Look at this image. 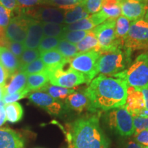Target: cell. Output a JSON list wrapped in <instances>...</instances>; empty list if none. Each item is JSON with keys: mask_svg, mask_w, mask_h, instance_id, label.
<instances>
[{"mask_svg": "<svg viewBox=\"0 0 148 148\" xmlns=\"http://www.w3.org/2000/svg\"><path fill=\"white\" fill-rule=\"evenodd\" d=\"M10 77L8 72L5 70L0 63V86L5 87L6 85V80Z\"/></svg>", "mask_w": 148, "mask_h": 148, "instance_id": "ee69618b", "label": "cell"}, {"mask_svg": "<svg viewBox=\"0 0 148 148\" xmlns=\"http://www.w3.org/2000/svg\"><path fill=\"white\" fill-rule=\"evenodd\" d=\"M73 148H108L109 140L101 129L99 116L80 118L72 128Z\"/></svg>", "mask_w": 148, "mask_h": 148, "instance_id": "7a4b0ae2", "label": "cell"}, {"mask_svg": "<svg viewBox=\"0 0 148 148\" xmlns=\"http://www.w3.org/2000/svg\"><path fill=\"white\" fill-rule=\"evenodd\" d=\"M112 77L123 79L127 86L142 88L148 86V52L138 56L127 69Z\"/></svg>", "mask_w": 148, "mask_h": 148, "instance_id": "277c9868", "label": "cell"}, {"mask_svg": "<svg viewBox=\"0 0 148 148\" xmlns=\"http://www.w3.org/2000/svg\"><path fill=\"white\" fill-rule=\"evenodd\" d=\"M16 2L18 5L17 10L31 8L36 7L38 5H42V0H16Z\"/></svg>", "mask_w": 148, "mask_h": 148, "instance_id": "ab89813d", "label": "cell"}, {"mask_svg": "<svg viewBox=\"0 0 148 148\" xmlns=\"http://www.w3.org/2000/svg\"><path fill=\"white\" fill-rule=\"evenodd\" d=\"M96 26L94 25L89 16L88 18L79 20L75 23L69 24L64 27V32L68 31H90Z\"/></svg>", "mask_w": 148, "mask_h": 148, "instance_id": "4316f807", "label": "cell"}, {"mask_svg": "<svg viewBox=\"0 0 148 148\" xmlns=\"http://www.w3.org/2000/svg\"><path fill=\"white\" fill-rule=\"evenodd\" d=\"M136 1H146V2H147V0H136Z\"/></svg>", "mask_w": 148, "mask_h": 148, "instance_id": "f5cc1de1", "label": "cell"}, {"mask_svg": "<svg viewBox=\"0 0 148 148\" xmlns=\"http://www.w3.org/2000/svg\"><path fill=\"white\" fill-rule=\"evenodd\" d=\"M134 126V135L137 134L140 131L148 130V117L133 116Z\"/></svg>", "mask_w": 148, "mask_h": 148, "instance_id": "f35d334b", "label": "cell"}, {"mask_svg": "<svg viewBox=\"0 0 148 148\" xmlns=\"http://www.w3.org/2000/svg\"><path fill=\"white\" fill-rule=\"evenodd\" d=\"M40 56V52L38 49H25L23 53H22L21 57L18 58L20 62V68L34 62V60L39 58Z\"/></svg>", "mask_w": 148, "mask_h": 148, "instance_id": "4dcf8cb0", "label": "cell"}, {"mask_svg": "<svg viewBox=\"0 0 148 148\" xmlns=\"http://www.w3.org/2000/svg\"><path fill=\"white\" fill-rule=\"evenodd\" d=\"M64 27L63 24L56 23H43V34L45 37H58L60 36L64 32Z\"/></svg>", "mask_w": 148, "mask_h": 148, "instance_id": "f1b7e54d", "label": "cell"}, {"mask_svg": "<svg viewBox=\"0 0 148 148\" xmlns=\"http://www.w3.org/2000/svg\"><path fill=\"white\" fill-rule=\"evenodd\" d=\"M119 5L123 16L132 21L142 19L148 8L147 2L136 0H120Z\"/></svg>", "mask_w": 148, "mask_h": 148, "instance_id": "7c38bea8", "label": "cell"}, {"mask_svg": "<svg viewBox=\"0 0 148 148\" xmlns=\"http://www.w3.org/2000/svg\"><path fill=\"white\" fill-rule=\"evenodd\" d=\"M24 142L19 134L8 127L0 128V148H23Z\"/></svg>", "mask_w": 148, "mask_h": 148, "instance_id": "9a60e30c", "label": "cell"}, {"mask_svg": "<svg viewBox=\"0 0 148 148\" xmlns=\"http://www.w3.org/2000/svg\"><path fill=\"white\" fill-rule=\"evenodd\" d=\"M4 88L5 87L0 86V101H2L3 96H4Z\"/></svg>", "mask_w": 148, "mask_h": 148, "instance_id": "f907efd6", "label": "cell"}, {"mask_svg": "<svg viewBox=\"0 0 148 148\" xmlns=\"http://www.w3.org/2000/svg\"><path fill=\"white\" fill-rule=\"evenodd\" d=\"M127 85L123 79L100 75L84 90L90 103V112L110 110L124 106Z\"/></svg>", "mask_w": 148, "mask_h": 148, "instance_id": "6da1fadb", "label": "cell"}, {"mask_svg": "<svg viewBox=\"0 0 148 148\" xmlns=\"http://www.w3.org/2000/svg\"><path fill=\"white\" fill-rule=\"evenodd\" d=\"M124 47L131 52L148 50V22L142 19L133 21L124 40Z\"/></svg>", "mask_w": 148, "mask_h": 148, "instance_id": "52a82bcc", "label": "cell"}, {"mask_svg": "<svg viewBox=\"0 0 148 148\" xmlns=\"http://www.w3.org/2000/svg\"><path fill=\"white\" fill-rule=\"evenodd\" d=\"M0 4L13 12H15L18 8L16 0H0Z\"/></svg>", "mask_w": 148, "mask_h": 148, "instance_id": "7bdbcfd3", "label": "cell"}, {"mask_svg": "<svg viewBox=\"0 0 148 148\" xmlns=\"http://www.w3.org/2000/svg\"><path fill=\"white\" fill-rule=\"evenodd\" d=\"M80 3V0H42V5H52L64 11L74 8Z\"/></svg>", "mask_w": 148, "mask_h": 148, "instance_id": "83f0119b", "label": "cell"}, {"mask_svg": "<svg viewBox=\"0 0 148 148\" xmlns=\"http://www.w3.org/2000/svg\"><path fill=\"white\" fill-rule=\"evenodd\" d=\"M125 106L131 115L138 116L142 110L145 109L143 95L140 89L127 86Z\"/></svg>", "mask_w": 148, "mask_h": 148, "instance_id": "4fadbf2b", "label": "cell"}, {"mask_svg": "<svg viewBox=\"0 0 148 148\" xmlns=\"http://www.w3.org/2000/svg\"><path fill=\"white\" fill-rule=\"evenodd\" d=\"M4 103L2 101H0V127L6 121V116H5Z\"/></svg>", "mask_w": 148, "mask_h": 148, "instance_id": "f6af8a7d", "label": "cell"}, {"mask_svg": "<svg viewBox=\"0 0 148 148\" xmlns=\"http://www.w3.org/2000/svg\"><path fill=\"white\" fill-rule=\"evenodd\" d=\"M60 38L58 37H44L38 46L40 53L54 49L58 47Z\"/></svg>", "mask_w": 148, "mask_h": 148, "instance_id": "d6a6232c", "label": "cell"}, {"mask_svg": "<svg viewBox=\"0 0 148 148\" xmlns=\"http://www.w3.org/2000/svg\"><path fill=\"white\" fill-rule=\"evenodd\" d=\"M145 21H147L148 22V8H147V12H146V14L145 15Z\"/></svg>", "mask_w": 148, "mask_h": 148, "instance_id": "816d5d0a", "label": "cell"}, {"mask_svg": "<svg viewBox=\"0 0 148 148\" xmlns=\"http://www.w3.org/2000/svg\"><path fill=\"white\" fill-rule=\"evenodd\" d=\"M115 19H108L92 29L98 40L101 51L124 47V42L116 38Z\"/></svg>", "mask_w": 148, "mask_h": 148, "instance_id": "ba28073f", "label": "cell"}, {"mask_svg": "<svg viewBox=\"0 0 148 148\" xmlns=\"http://www.w3.org/2000/svg\"><path fill=\"white\" fill-rule=\"evenodd\" d=\"M40 59L45 64V71L47 73L63 66L68 61L58 50L55 49L40 53Z\"/></svg>", "mask_w": 148, "mask_h": 148, "instance_id": "2e32d148", "label": "cell"}, {"mask_svg": "<svg viewBox=\"0 0 148 148\" xmlns=\"http://www.w3.org/2000/svg\"><path fill=\"white\" fill-rule=\"evenodd\" d=\"M40 91L47 92V93L54 99H66L68 96L75 92V90L74 88H66L55 86V85H49L48 84L47 86L42 88Z\"/></svg>", "mask_w": 148, "mask_h": 148, "instance_id": "603a6c76", "label": "cell"}, {"mask_svg": "<svg viewBox=\"0 0 148 148\" xmlns=\"http://www.w3.org/2000/svg\"><path fill=\"white\" fill-rule=\"evenodd\" d=\"M109 127L122 136H132L134 132L133 116L125 105L111 110L107 114Z\"/></svg>", "mask_w": 148, "mask_h": 148, "instance_id": "9c48e42d", "label": "cell"}, {"mask_svg": "<svg viewBox=\"0 0 148 148\" xmlns=\"http://www.w3.org/2000/svg\"><path fill=\"white\" fill-rule=\"evenodd\" d=\"M82 3L89 14L97 13L102 8V0H85Z\"/></svg>", "mask_w": 148, "mask_h": 148, "instance_id": "e575fe53", "label": "cell"}, {"mask_svg": "<svg viewBox=\"0 0 148 148\" xmlns=\"http://www.w3.org/2000/svg\"><path fill=\"white\" fill-rule=\"evenodd\" d=\"M49 82V75L45 71L38 73L28 75L27 77L26 88L30 92L40 90L47 86Z\"/></svg>", "mask_w": 148, "mask_h": 148, "instance_id": "ffe728a7", "label": "cell"}, {"mask_svg": "<svg viewBox=\"0 0 148 148\" xmlns=\"http://www.w3.org/2000/svg\"><path fill=\"white\" fill-rule=\"evenodd\" d=\"M47 74L50 84L60 87L72 88L84 83L89 84L85 75L70 67L68 61L63 66Z\"/></svg>", "mask_w": 148, "mask_h": 148, "instance_id": "8992f818", "label": "cell"}, {"mask_svg": "<svg viewBox=\"0 0 148 148\" xmlns=\"http://www.w3.org/2000/svg\"><path fill=\"white\" fill-rule=\"evenodd\" d=\"M46 69L45 64L43 63L40 58H38L34 62H31L27 65L22 66L18 70V71H22L26 75H31V74L38 73L40 72L45 71Z\"/></svg>", "mask_w": 148, "mask_h": 148, "instance_id": "f546056e", "label": "cell"}, {"mask_svg": "<svg viewBox=\"0 0 148 148\" xmlns=\"http://www.w3.org/2000/svg\"><path fill=\"white\" fill-rule=\"evenodd\" d=\"M0 63L8 72L10 77L18 71L20 62L18 58L7 47L0 46Z\"/></svg>", "mask_w": 148, "mask_h": 148, "instance_id": "ac0fdd59", "label": "cell"}, {"mask_svg": "<svg viewBox=\"0 0 148 148\" xmlns=\"http://www.w3.org/2000/svg\"><path fill=\"white\" fill-rule=\"evenodd\" d=\"M29 92V90L27 88H25V89L21 90V91L16 92L14 94H10V95H5L3 96L2 101L4 103V104H8V103H11L16 102V101L19 100V99H22L26 97Z\"/></svg>", "mask_w": 148, "mask_h": 148, "instance_id": "8d00e7d4", "label": "cell"}, {"mask_svg": "<svg viewBox=\"0 0 148 148\" xmlns=\"http://www.w3.org/2000/svg\"><path fill=\"white\" fill-rule=\"evenodd\" d=\"M131 53L124 47L101 51L97 63L98 74L113 76L124 71L130 63Z\"/></svg>", "mask_w": 148, "mask_h": 148, "instance_id": "3957f363", "label": "cell"}, {"mask_svg": "<svg viewBox=\"0 0 148 148\" xmlns=\"http://www.w3.org/2000/svg\"><path fill=\"white\" fill-rule=\"evenodd\" d=\"M57 50L66 60H69V59L73 58L79 53L75 44L71 43V42L64 39H60L58 47H57Z\"/></svg>", "mask_w": 148, "mask_h": 148, "instance_id": "484cf974", "label": "cell"}, {"mask_svg": "<svg viewBox=\"0 0 148 148\" xmlns=\"http://www.w3.org/2000/svg\"><path fill=\"white\" fill-rule=\"evenodd\" d=\"M89 18L95 26L100 25V24L108 19V18H107V16L103 13V12L101 10L97 12V13L92 14L91 15H90Z\"/></svg>", "mask_w": 148, "mask_h": 148, "instance_id": "60d3db41", "label": "cell"}, {"mask_svg": "<svg viewBox=\"0 0 148 148\" xmlns=\"http://www.w3.org/2000/svg\"><path fill=\"white\" fill-rule=\"evenodd\" d=\"M27 75L22 71H18L10 77V82L5 85L4 95L20 92L26 88Z\"/></svg>", "mask_w": 148, "mask_h": 148, "instance_id": "d6986e66", "label": "cell"}, {"mask_svg": "<svg viewBox=\"0 0 148 148\" xmlns=\"http://www.w3.org/2000/svg\"><path fill=\"white\" fill-rule=\"evenodd\" d=\"M76 47L79 53L85 52V51L99 48L98 40L95 34L92 32V30L89 31L84 39L77 44Z\"/></svg>", "mask_w": 148, "mask_h": 148, "instance_id": "cb8c5ba5", "label": "cell"}, {"mask_svg": "<svg viewBox=\"0 0 148 148\" xmlns=\"http://www.w3.org/2000/svg\"><path fill=\"white\" fill-rule=\"evenodd\" d=\"M130 27V21L123 16H119L116 20L115 34L117 39L124 42Z\"/></svg>", "mask_w": 148, "mask_h": 148, "instance_id": "d4e9b609", "label": "cell"}, {"mask_svg": "<svg viewBox=\"0 0 148 148\" xmlns=\"http://www.w3.org/2000/svg\"><path fill=\"white\" fill-rule=\"evenodd\" d=\"M4 108L6 120L10 123H16L23 117V110L19 103L14 102L5 104Z\"/></svg>", "mask_w": 148, "mask_h": 148, "instance_id": "7402d4cb", "label": "cell"}, {"mask_svg": "<svg viewBox=\"0 0 148 148\" xmlns=\"http://www.w3.org/2000/svg\"><path fill=\"white\" fill-rule=\"evenodd\" d=\"M42 23L32 18L29 23L24 46L27 49H36L38 47L43 37Z\"/></svg>", "mask_w": 148, "mask_h": 148, "instance_id": "5bb4252c", "label": "cell"}, {"mask_svg": "<svg viewBox=\"0 0 148 148\" xmlns=\"http://www.w3.org/2000/svg\"><path fill=\"white\" fill-rule=\"evenodd\" d=\"M138 116H140V117H148V110L147 109H144L140 112Z\"/></svg>", "mask_w": 148, "mask_h": 148, "instance_id": "681fc988", "label": "cell"}, {"mask_svg": "<svg viewBox=\"0 0 148 148\" xmlns=\"http://www.w3.org/2000/svg\"><path fill=\"white\" fill-rule=\"evenodd\" d=\"M5 47L8 48L9 50L13 53L17 58H19L21 57L22 53L25 49V47L23 42L10 41L9 40L7 42L6 45H5Z\"/></svg>", "mask_w": 148, "mask_h": 148, "instance_id": "74e56055", "label": "cell"}, {"mask_svg": "<svg viewBox=\"0 0 148 148\" xmlns=\"http://www.w3.org/2000/svg\"><path fill=\"white\" fill-rule=\"evenodd\" d=\"M101 56L99 48L78 53L69 60L68 64L71 69L82 73L87 78L88 82L98 74L97 63Z\"/></svg>", "mask_w": 148, "mask_h": 148, "instance_id": "5b68a950", "label": "cell"}, {"mask_svg": "<svg viewBox=\"0 0 148 148\" xmlns=\"http://www.w3.org/2000/svg\"><path fill=\"white\" fill-rule=\"evenodd\" d=\"M80 1H81V2H82H82H83V1H85V0H80Z\"/></svg>", "mask_w": 148, "mask_h": 148, "instance_id": "db71d44e", "label": "cell"}, {"mask_svg": "<svg viewBox=\"0 0 148 148\" xmlns=\"http://www.w3.org/2000/svg\"><path fill=\"white\" fill-rule=\"evenodd\" d=\"M89 16V13L85 8L84 5H83V3H80L74 8L64 11V23L69 25L75 23L79 20L88 18Z\"/></svg>", "mask_w": 148, "mask_h": 148, "instance_id": "44dd1931", "label": "cell"}, {"mask_svg": "<svg viewBox=\"0 0 148 148\" xmlns=\"http://www.w3.org/2000/svg\"><path fill=\"white\" fill-rule=\"evenodd\" d=\"M32 19V18L30 16L22 14L14 16L4 28L5 36L8 40L18 42L25 41L29 23Z\"/></svg>", "mask_w": 148, "mask_h": 148, "instance_id": "30bf717a", "label": "cell"}, {"mask_svg": "<svg viewBox=\"0 0 148 148\" xmlns=\"http://www.w3.org/2000/svg\"><path fill=\"white\" fill-rule=\"evenodd\" d=\"M125 148H145V147H144L143 145H140L139 143H136L134 140H130V141L127 143Z\"/></svg>", "mask_w": 148, "mask_h": 148, "instance_id": "c3c4849f", "label": "cell"}, {"mask_svg": "<svg viewBox=\"0 0 148 148\" xmlns=\"http://www.w3.org/2000/svg\"><path fill=\"white\" fill-rule=\"evenodd\" d=\"M28 98L31 102L44 109L50 114L58 115L62 110V104L45 92L34 91L29 94Z\"/></svg>", "mask_w": 148, "mask_h": 148, "instance_id": "8fae6325", "label": "cell"}, {"mask_svg": "<svg viewBox=\"0 0 148 148\" xmlns=\"http://www.w3.org/2000/svg\"><path fill=\"white\" fill-rule=\"evenodd\" d=\"M14 14L13 11L0 4V26L2 27H6L11 18L14 16Z\"/></svg>", "mask_w": 148, "mask_h": 148, "instance_id": "d590c367", "label": "cell"}, {"mask_svg": "<svg viewBox=\"0 0 148 148\" xmlns=\"http://www.w3.org/2000/svg\"><path fill=\"white\" fill-rule=\"evenodd\" d=\"M8 41V40L5 36L4 29H3V27L0 26V46L5 47Z\"/></svg>", "mask_w": 148, "mask_h": 148, "instance_id": "bcb514c9", "label": "cell"}, {"mask_svg": "<svg viewBox=\"0 0 148 148\" xmlns=\"http://www.w3.org/2000/svg\"><path fill=\"white\" fill-rule=\"evenodd\" d=\"M88 32L89 31H68L62 34L60 39L66 40L73 44H77L84 39Z\"/></svg>", "mask_w": 148, "mask_h": 148, "instance_id": "1f68e13d", "label": "cell"}, {"mask_svg": "<svg viewBox=\"0 0 148 148\" xmlns=\"http://www.w3.org/2000/svg\"><path fill=\"white\" fill-rule=\"evenodd\" d=\"M66 104L78 113L85 110L90 111V103L84 92H74L66 99Z\"/></svg>", "mask_w": 148, "mask_h": 148, "instance_id": "e0dca14e", "label": "cell"}, {"mask_svg": "<svg viewBox=\"0 0 148 148\" xmlns=\"http://www.w3.org/2000/svg\"><path fill=\"white\" fill-rule=\"evenodd\" d=\"M135 140L138 143L148 147V130L140 131L137 134L134 135Z\"/></svg>", "mask_w": 148, "mask_h": 148, "instance_id": "b9f144b4", "label": "cell"}, {"mask_svg": "<svg viewBox=\"0 0 148 148\" xmlns=\"http://www.w3.org/2000/svg\"><path fill=\"white\" fill-rule=\"evenodd\" d=\"M138 89H140V91L143 93L144 101H145V109L148 110V86L142 88H138Z\"/></svg>", "mask_w": 148, "mask_h": 148, "instance_id": "7dc6e473", "label": "cell"}, {"mask_svg": "<svg viewBox=\"0 0 148 148\" xmlns=\"http://www.w3.org/2000/svg\"><path fill=\"white\" fill-rule=\"evenodd\" d=\"M101 10L107 16L108 19H115L116 18L119 17L121 12L119 4L102 6Z\"/></svg>", "mask_w": 148, "mask_h": 148, "instance_id": "836d02e7", "label": "cell"}, {"mask_svg": "<svg viewBox=\"0 0 148 148\" xmlns=\"http://www.w3.org/2000/svg\"><path fill=\"white\" fill-rule=\"evenodd\" d=\"M145 148H148V147H145Z\"/></svg>", "mask_w": 148, "mask_h": 148, "instance_id": "11a10c76", "label": "cell"}]
</instances>
